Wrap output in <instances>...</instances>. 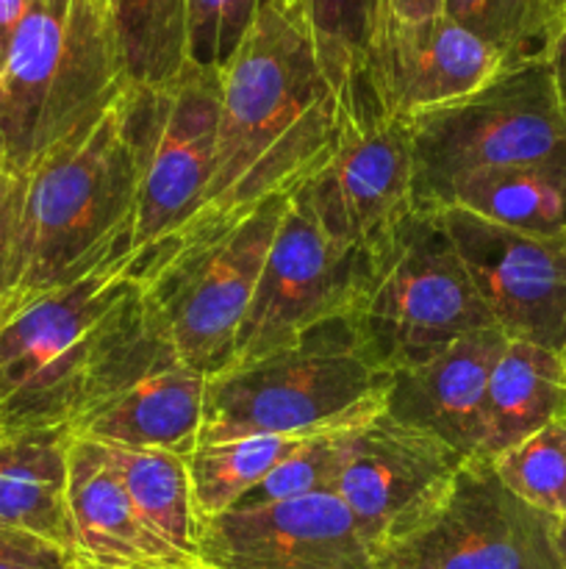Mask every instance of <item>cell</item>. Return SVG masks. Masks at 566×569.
Wrapping results in <instances>:
<instances>
[{
  "instance_id": "cell-1",
  "label": "cell",
  "mask_w": 566,
  "mask_h": 569,
  "mask_svg": "<svg viewBox=\"0 0 566 569\" xmlns=\"http://www.w3.org/2000/svg\"><path fill=\"white\" fill-rule=\"evenodd\" d=\"M347 114L303 22L275 0H264L220 72V122L203 200L155 253L209 237L266 200L300 192L331 161Z\"/></svg>"
},
{
  "instance_id": "cell-2",
  "label": "cell",
  "mask_w": 566,
  "mask_h": 569,
  "mask_svg": "<svg viewBox=\"0 0 566 569\" xmlns=\"http://www.w3.org/2000/svg\"><path fill=\"white\" fill-rule=\"evenodd\" d=\"M175 361L133 256L122 253L0 320V428H72Z\"/></svg>"
},
{
  "instance_id": "cell-3",
  "label": "cell",
  "mask_w": 566,
  "mask_h": 569,
  "mask_svg": "<svg viewBox=\"0 0 566 569\" xmlns=\"http://www.w3.org/2000/svg\"><path fill=\"white\" fill-rule=\"evenodd\" d=\"M137 189L139 144L128 89L26 176L3 317L78 281L103 261L131 253Z\"/></svg>"
},
{
  "instance_id": "cell-4",
  "label": "cell",
  "mask_w": 566,
  "mask_h": 569,
  "mask_svg": "<svg viewBox=\"0 0 566 569\" xmlns=\"http://www.w3.org/2000/svg\"><path fill=\"white\" fill-rule=\"evenodd\" d=\"M128 89L105 0H33L0 53V167L26 178Z\"/></svg>"
},
{
  "instance_id": "cell-5",
  "label": "cell",
  "mask_w": 566,
  "mask_h": 569,
  "mask_svg": "<svg viewBox=\"0 0 566 569\" xmlns=\"http://www.w3.org/2000/svg\"><path fill=\"white\" fill-rule=\"evenodd\" d=\"M342 320L355 350L386 376L494 326L438 211H414L361 256Z\"/></svg>"
},
{
  "instance_id": "cell-6",
  "label": "cell",
  "mask_w": 566,
  "mask_h": 569,
  "mask_svg": "<svg viewBox=\"0 0 566 569\" xmlns=\"http://www.w3.org/2000/svg\"><path fill=\"white\" fill-rule=\"evenodd\" d=\"M416 211H442L455 187L503 167L566 161V111L549 59L505 67L486 87L408 117Z\"/></svg>"
},
{
  "instance_id": "cell-7",
  "label": "cell",
  "mask_w": 566,
  "mask_h": 569,
  "mask_svg": "<svg viewBox=\"0 0 566 569\" xmlns=\"http://www.w3.org/2000/svg\"><path fill=\"white\" fill-rule=\"evenodd\" d=\"M388 383L392 376L355 350L344 320H333L292 348L211 376L198 445L320 431L381 409Z\"/></svg>"
},
{
  "instance_id": "cell-8",
  "label": "cell",
  "mask_w": 566,
  "mask_h": 569,
  "mask_svg": "<svg viewBox=\"0 0 566 569\" xmlns=\"http://www.w3.org/2000/svg\"><path fill=\"white\" fill-rule=\"evenodd\" d=\"M289 200H266L239 222L164 248L137 267L144 298L181 365L209 378L231 367L239 328Z\"/></svg>"
},
{
  "instance_id": "cell-9",
  "label": "cell",
  "mask_w": 566,
  "mask_h": 569,
  "mask_svg": "<svg viewBox=\"0 0 566 569\" xmlns=\"http://www.w3.org/2000/svg\"><path fill=\"white\" fill-rule=\"evenodd\" d=\"M558 517L533 509L466 459L425 506L375 550L377 569H566Z\"/></svg>"
},
{
  "instance_id": "cell-10",
  "label": "cell",
  "mask_w": 566,
  "mask_h": 569,
  "mask_svg": "<svg viewBox=\"0 0 566 569\" xmlns=\"http://www.w3.org/2000/svg\"><path fill=\"white\" fill-rule=\"evenodd\" d=\"M139 189L131 222L133 267L194 217L214 161L220 76L189 64L164 89H131Z\"/></svg>"
},
{
  "instance_id": "cell-11",
  "label": "cell",
  "mask_w": 566,
  "mask_h": 569,
  "mask_svg": "<svg viewBox=\"0 0 566 569\" xmlns=\"http://www.w3.org/2000/svg\"><path fill=\"white\" fill-rule=\"evenodd\" d=\"M361 256L320 226L303 189L294 192L239 328L231 367L253 365L292 348L314 328L342 320L358 281Z\"/></svg>"
},
{
  "instance_id": "cell-12",
  "label": "cell",
  "mask_w": 566,
  "mask_h": 569,
  "mask_svg": "<svg viewBox=\"0 0 566 569\" xmlns=\"http://www.w3.org/2000/svg\"><path fill=\"white\" fill-rule=\"evenodd\" d=\"M438 214L494 326L566 359V233L511 231L455 206Z\"/></svg>"
},
{
  "instance_id": "cell-13",
  "label": "cell",
  "mask_w": 566,
  "mask_h": 569,
  "mask_svg": "<svg viewBox=\"0 0 566 569\" xmlns=\"http://www.w3.org/2000/svg\"><path fill=\"white\" fill-rule=\"evenodd\" d=\"M194 542L203 569H377L358 522L333 492L200 520Z\"/></svg>"
},
{
  "instance_id": "cell-14",
  "label": "cell",
  "mask_w": 566,
  "mask_h": 569,
  "mask_svg": "<svg viewBox=\"0 0 566 569\" xmlns=\"http://www.w3.org/2000/svg\"><path fill=\"white\" fill-rule=\"evenodd\" d=\"M303 192L342 248H375L416 211L408 122L386 114L347 122L331 161Z\"/></svg>"
},
{
  "instance_id": "cell-15",
  "label": "cell",
  "mask_w": 566,
  "mask_h": 569,
  "mask_svg": "<svg viewBox=\"0 0 566 569\" xmlns=\"http://www.w3.org/2000/svg\"><path fill=\"white\" fill-rule=\"evenodd\" d=\"M505 59L447 17L425 22L386 20L366 56V92L386 117L438 109L486 87Z\"/></svg>"
},
{
  "instance_id": "cell-16",
  "label": "cell",
  "mask_w": 566,
  "mask_h": 569,
  "mask_svg": "<svg viewBox=\"0 0 566 569\" xmlns=\"http://www.w3.org/2000/svg\"><path fill=\"white\" fill-rule=\"evenodd\" d=\"M464 461L458 450L388 420L381 409L355 433L333 495L347 506L375 556Z\"/></svg>"
},
{
  "instance_id": "cell-17",
  "label": "cell",
  "mask_w": 566,
  "mask_h": 569,
  "mask_svg": "<svg viewBox=\"0 0 566 569\" xmlns=\"http://www.w3.org/2000/svg\"><path fill=\"white\" fill-rule=\"evenodd\" d=\"M508 337L497 326L466 333L436 359L392 376L383 415L431 433L466 459H481L486 439L488 378Z\"/></svg>"
},
{
  "instance_id": "cell-18",
  "label": "cell",
  "mask_w": 566,
  "mask_h": 569,
  "mask_svg": "<svg viewBox=\"0 0 566 569\" xmlns=\"http://www.w3.org/2000/svg\"><path fill=\"white\" fill-rule=\"evenodd\" d=\"M67 511H70L72 556L81 567L159 569L198 565L144 526L128 500L103 442L70 437Z\"/></svg>"
},
{
  "instance_id": "cell-19",
  "label": "cell",
  "mask_w": 566,
  "mask_h": 569,
  "mask_svg": "<svg viewBox=\"0 0 566 569\" xmlns=\"http://www.w3.org/2000/svg\"><path fill=\"white\" fill-rule=\"evenodd\" d=\"M209 376L192 367H161L137 378L94 406L70 428L72 437L133 450H166L189 456L198 448Z\"/></svg>"
},
{
  "instance_id": "cell-20",
  "label": "cell",
  "mask_w": 566,
  "mask_h": 569,
  "mask_svg": "<svg viewBox=\"0 0 566 569\" xmlns=\"http://www.w3.org/2000/svg\"><path fill=\"white\" fill-rule=\"evenodd\" d=\"M70 428H0V528L50 539L72 553L67 511Z\"/></svg>"
},
{
  "instance_id": "cell-21",
  "label": "cell",
  "mask_w": 566,
  "mask_h": 569,
  "mask_svg": "<svg viewBox=\"0 0 566 569\" xmlns=\"http://www.w3.org/2000/svg\"><path fill=\"white\" fill-rule=\"evenodd\" d=\"M560 417H566L564 356L508 339L488 378L481 459H497Z\"/></svg>"
},
{
  "instance_id": "cell-22",
  "label": "cell",
  "mask_w": 566,
  "mask_h": 569,
  "mask_svg": "<svg viewBox=\"0 0 566 569\" xmlns=\"http://www.w3.org/2000/svg\"><path fill=\"white\" fill-rule=\"evenodd\" d=\"M449 206L511 231L558 237L566 233V161H538L472 176L455 187Z\"/></svg>"
},
{
  "instance_id": "cell-23",
  "label": "cell",
  "mask_w": 566,
  "mask_h": 569,
  "mask_svg": "<svg viewBox=\"0 0 566 569\" xmlns=\"http://www.w3.org/2000/svg\"><path fill=\"white\" fill-rule=\"evenodd\" d=\"M275 3L292 11L311 33L322 70L347 103V120L377 111L366 92L364 72L372 42L388 20L386 0H275Z\"/></svg>"
},
{
  "instance_id": "cell-24",
  "label": "cell",
  "mask_w": 566,
  "mask_h": 569,
  "mask_svg": "<svg viewBox=\"0 0 566 569\" xmlns=\"http://www.w3.org/2000/svg\"><path fill=\"white\" fill-rule=\"evenodd\" d=\"M128 500L144 526L186 559L198 561V515L186 456L105 445Z\"/></svg>"
},
{
  "instance_id": "cell-25",
  "label": "cell",
  "mask_w": 566,
  "mask_h": 569,
  "mask_svg": "<svg viewBox=\"0 0 566 569\" xmlns=\"http://www.w3.org/2000/svg\"><path fill=\"white\" fill-rule=\"evenodd\" d=\"M322 431V428H320ZM311 433H255V437L225 439L198 445L186 456L192 481L194 515L211 520L231 511L247 492H253L286 456H292Z\"/></svg>"
},
{
  "instance_id": "cell-26",
  "label": "cell",
  "mask_w": 566,
  "mask_h": 569,
  "mask_svg": "<svg viewBox=\"0 0 566 569\" xmlns=\"http://www.w3.org/2000/svg\"><path fill=\"white\" fill-rule=\"evenodd\" d=\"M131 89H164L189 67L186 0H105Z\"/></svg>"
},
{
  "instance_id": "cell-27",
  "label": "cell",
  "mask_w": 566,
  "mask_h": 569,
  "mask_svg": "<svg viewBox=\"0 0 566 569\" xmlns=\"http://www.w3.org/2000/svg\"><path fill=\"white\" fill-rule=\"evenodd\" d=\"M381 409L364 411V415L333 422V426L311 433L292 456H286V459H283L281 465L253 489V492L244 495L233 509H247V506H264L277 503V500L305 498V495L333 492L344 465H347L350 445H353L355 433H358Z\"/></svg>"
},
{
  "instance_id": "cell-28",
  "label": "cell",
  "mask_w": 566,
  "mask_h": 569,
  "mask_svg": "<svg viewBox=\"0 0 566 569\" xmlns=\"http://www.w3.org/2000/svg\"><path fill=\"white\" fill-rule=\"evenodd\" d=\"M492 467L516 498L560 520L566 511V417L499 453Z\"/></svg>"
},
{
  "instance_id": "cell-29",
  "label": "cell",
  "mask_w": 566,
  "mask_h": 569,
  "mask_svg": "<svg viewBox=\"0 0 566 569\" xmlns=\"http://www.w3.org/2000/svg\"><path fill=\"white\" fill-rule=\"evenodd\" d=\"M444 17L492 44L508 67L549 56V39L527 0H444Z\"/></svg>"
},
{
  "instance_id": "cell-30",
  "label": "cell",
  "mask_w": 566,
  "mask_h": 569,
  "mask_svg": "<svg viewBox=\"0 0 566 569\" xmlns=\"http://www.w3.org/2000/svg\"><path fill=\"white\" fill-rule=\"evenodd\" d=\"M264 0H186V59L220 76L253 28Z\"/></svg>"
},
{
  "instance_id": "cell-31",
  "label": "cell",
  "mask_w": 566,
  "mask_h": 569,
  "mask_svg": "<svg viewBox=\"0 0 566 569\" xmlns=\"http://www.w3.org/2000/svg\"><path fill=\"white\" fill-rule=\"evenodd\" d=\"M0 569H81V565L50 539L0 528Z\"/></svg>"
},
{
  "instance_id": "cell-32",
  "label": "cell",
  "mask_w": 566,
  "mask_h": 569,
  "mask_svg": "<svg viewBox=\"0 0 566 569\" xmlns=\"http://www.w3.org/2000/svg\"><path fill=\"white\" fill-rule=\"evenodd\" d=\"M22 194H26V178L11 176V172H6L0 167V317H3L11 295V272H14Z\"/></svg>"
},
{
  "instance_id": "cell-33",
  "label": "cell",
  "mask_w": 566,
  "mask_h": 569,
  "mask_svg": "<svg viewBox=\"0 0 566 569\" xmlns=\"http://www.w3.org/2000/svg\"><path fill=\"white\" fill-rule=\"evenodd\" d=\"M388 20L425 22L444 14V0H386Z\"/></svg>"
},
{
  "instance_id": "cell-34",
  "label": "cell",
  "mask_w": 566,
  "mask_h": 569,
  "mask_svg": "<svg viewBox=\"0 0 566 569\" xmlns=\"http://www.w3.org/2000/svg\"><path fill=\"white\" fill-rule=\"evenodd\" d=\"M527 6L533 9L544 37L549 39V48H553L555 39L566 31V0H527Z\"/></svg>"
},
{
  "instance_id": "cell-35",
  "label": "cell",
  "mask_w": 566,
  "mask_h": 569,
  "mask_svg": "<svg viewBox=\"0 0 566 569\" xmlns=\"http://www.w3.org/2000/svg\"><path fill=\"white\" fill-rule=\"evenodd\" d=\"M31 6L33 0H0V53H3V48L9 44V39L14 37L20 22L26 20Z\"/></svg>"
},
{
  "instance_id": "cell-36",
  "label": "cell",
  "mask_w": 566,
  "mask_h": 569,
  "mask_svg": "<svg viewBox=\"0 0 566 569\" xmlns=\"http://www.w3.org/2000/svg\"><path fill=\"white\" fill-rule=\"evenodd\" d=\"M547 59H549V64H553V76H555V87H558L560 106H564V111H566V31L555 39L553 48H549Z\"/></svg>"
},
{
  "instance_id": "cell-37",
  "label": "cell",
  "mask_w": 566,
  "mask_h": 569,
  "mask_svg": "<svg viewBox=\"0 0 566 569\" xmlns=\"http://www.w3.org/2000/svg\"><path fill=\"white\" fill-rule=\"evenodd\" d=\"M558 548H560V556H564V565H566V522H558Z\"/></svg>"
},
{
  "instance_id": "cell-38",
  "label": "cell",
  "mask_w": 566,
  "mask_h": 569,
  "mask_svg": "<svg viewBox=\"0 0 566 569\" xmlns=\"http://www.w3.org/2000/svg\"><path fill=\"white\" fill-rule=\"evenodd\" d=\"M81 569H94V567H81ZM159 569H203V567L192 565V567H159Z\"/></svg>"
},
{
  "instance_id": "cell-39",
  "label": "cell",
  "mask_w": 566,
  "mask_h": 569,
  "mask_svg": "<svg viewBox=\"0 0 566 569\" xmlns=\"http://www.w3.org/2000/svg\"><path fill=\"white\" fill-rule=\"evenodd\" d=\"M560 522H566V511H564V517H560Z\"/></svg>"
}]
</instances>
